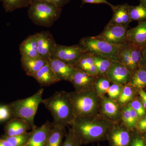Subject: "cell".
Returning <instances> with one entry per match:
<instances>
[{
	"label": "cell",
	"mask_w": 146,
	"mask_h": 146,
	"mask_svg": "<svg viewBox=\"0 0 146 146\" xmlns=\"http://www.w3.org/2000/svg\"><path fill=\"white\" fill-rule=\"evenodd\" d=\"M121 114V119L123 122V124L127 128L130 130L136 127V124L133 122L131 118L128 106L124 107L122 109Z\"/></svg>",
	"instance_id": "cell-33"
},
{
	"label": "cell",
	"mask_w": 146,
	"mask_h": 146,
	"mask_svg": "<svg viewBox=\"0 0 146 146\" xmlns=\"http://www.w3.org/2000/svg\"><path fill=\"white\" fill-rule=\"evenodd\" d=\"M0 146H13L8 141L0 138Z\"/></svg>",
	"instance_id": "cell-44"
},
{
	"label": "cell",
	"mask_w": 146,
	"mask_h": 146,
	"mask_svg": "<svg viewBox=\"0 0 146 146\" xmlns=\"http://www.w3.org/2000/svg\"><path fill=\"white\" fill-rule=\"evenodd\" d=\"M76 117L99 115L100 97L94 89L89 91L70 93Z\"/></svg>",
	"instance_id": "cell-4"
},
{
	"label": "cell",
	"mask_w": 146,
	"mask_h": 146,
	"mask_svg": "<svg viewBox=\"0 0 146 146\" xmlns=\"http://www.w3.org/2000/svg\"><path fill=\"white\" fill-rule=\"evenodd\" d=\"M140 4L146 8V0H139Z\"/></svg>",
	"instance_id": "cell-45"
},
{
	"label": "cell",
	"mask_w": 146,
	"mask_h": 146,
	"mask_svg": "<svg viewBox=\"0 0 146 146\" xmlns=\"http://www.w3.org/2000/svg\"><path fill=\"white\" fill-rule=\"evenodd\" d=\"M41 1L46 2L57 7L62 8V7L70 3L72 0H41Z\"/></svg>",
	"instance_id": "cell-37"
},
{
	"label": "cell",
	"mask_w": 146,
	"mask_h": 146,
	"mask_svg": "<svg viewBox=\"0 0 146 146\" xmlns=\"http://www.w3.org/2000/svg\"><path fill=\"white\" fill-rule=\"evenodd\" d=\"M53 124L49 138L48 146H61L63 138L67 134L66 126L58 124Z\"/></svg>",
	"instance_id": "cell-25"
},
{
	"label": "cell",
	"mask_w": 146,
	"mask_h": 146,
	"mask_svg": "<svg viewBox=\"0 0 146 146\" xmlns=\"http://www.w3.org/2000/svg\"><path fill=\"white\" fill-rule=\"evenodd\" d=\"M131 73L123 63L112 61L111 66L106 73V77L112 83L123 86L128 84L131 77Z\"/></svg>",
	"instance_id": "cell-13"
},
{
	"label": "cell",
	"mask_w": 146,
	"mask_h": 146,
	"mask_svg": "<svg viewBox=\"0 0 146 146\" xmlns=\"http://www.w3.org/2000/svg\"><path fill=\"white\" fill-rule=\"evenodd\" d=\"M101 115L76 117L72 127L82 145L107 140L108 133L114 124Z\"/></svg>",
	"instance_id": "cell-1"
},
{
	"label": "cell",
	"mask_w": 146,
	"mask_h": 146,
	"mask_svg": "<svg viewBox=\"0 0 146 146\" xmlns=\"http://www.w3.org/2000/svg\"><path fill=\"white\" fill-rule=\"evenodd\" d=\"M47 63L60 81L65 80L70 82L76 70L75 67L54 58L47 59Z\"/></svg>",
	"instance_id": "cell-15"
},
{
	"label": "cell",
	"mask_w": 146,
	"mask_h": 146,
	"mask_svg": "<svg viewBox=\"0 0 146 146\" xmlns=\"http://www.w3.org/2000/svg\"><path fill=\"white\" fill-rule=\"evenodd\" d=\"M92 55L99 76H106V73L111 66L112 60L100 55L92 54Z\"/></svg>",
	"instance_id": "cell-26"
},
{
	"label": "cell",
	"mask_w": 146,
	"mask_h": 146,
	"mask_svg": "<svg viewBox=\"0 0 146 146\" xmlns=\"http://www.w3.org/2000/svg\"><path fill=\"white\" fill-rule=\"evenodd\" d=\"M84 52L79 44L70 46L57 44L50 58L61 60L74 67Z\"/></svg>",
	"instance_id": "cell-9"
},
{
	"label": "cell",
	"mask_w": 146,
	"mask_h": 146,
	"mask_svg": "<svg viewBox=\"0 0 146 146\" xmlns=\"http://www.w3.org/2000/svg\"><path fill=\"white\" fill-rule=\"evenodd\" d=\"M110 80L105 76L97 77L94 86V90L100 97L104 96L110 86Z\"/></svg>",
	"instance_id": "cell-28"
},
{
	"label": "cell",
	"mask_w": 146,
	"mask_h": 146,
	"mask_svg": "<svg viewBox=\"0 0 146 146\" xmlns=\"http://www.w3.org/2000/svg\"><path fill=\"white\" fill-rule=\"evenodd\" d=\"M30 132H26L23 134L12 136L3 135L1 138L8 141L13 146H25L29 138Z\"/></svg>",
	"instance_id": "cell-30"
},
{
	"label": "cell",
	"mask_w": 146,
	"mask_h": 146,
	"mask_svg": "<svg viewBox=\"0 0 146 146\" xmlns=\"http://www.w3.org/2000/svg\"><path fill=\"white\" fill-rule=\"evenodd\" d=\"M22 69L27 75L33 77L40 69L47 64V60L39 56L35 57H21Z\"/></svg>",
	"instance_id": "cell-20"
},
{
	"label": "cell",
	"mask_w": 146,
	"mask_h": 146,
	"mask_svg": "<svg viewBox=\"0 0 146 146\" xmlns=\"http://www.w3.org/2000/svg\"><path fill=\"white\" fill-rule=\"evenodd\" d=\"M35 34L39 56L47 60L50 58L57 45L52 35L49 31H42Z\"/></svg>",
	"instance_id": "cell-10"
},
{
	"label": "cell",
	"mask_w": 146,
	"mask_h": 146,
	"mask_svg": "<svg viewBox=\"0 0 146 146\" xmlns=\"http://www.w3.org/2000/svg\"><path fill=\"white\" fill-rule=\"evenodd\" d=\"M142 51L141 48L127 42L119 46L117 56L119 61L132 74L142 64Z\"/></svg>",
	"instance_id": "cell-7"
},
{
	"label": "cell",
	"mask_w": 146,
	"mask_h": 146,
	"mask_svg": "<svg viewBox=\"0 0 146 146\" xmlns=\"http://www.w3.org/2000/svg\"><path fill=\"white\" fill-rule=\"evenodd\" d=\"M74 67L76 69L84 71L91 76L96 77L99 76L98 73L94 63L93 55L89 52H84Z\"/></svg>",
	"instance_id": "cell-23"
},
{
	"label": "cell",
	"mask_w": 146,
	"mask_h": 146,
	"mask_svg": "<svg viewBox=\"0 0 146 146\" xmlns=\"http://www.w3.org/2000/svg\"><path fill=\"white\" fill-rule=\"evenodd\" d=\"M21 57H35L39 56L35 34L28 36L19 46Z\"/></svg>",
	"instance_id": "cell-22"
},
{
	"label": "cell",
	"mask_w": 146,
	"mask_h": 146,
	"mask_svg": "<svg viewBox=\"0 0 146 146\" xmlns=\"http://www.w3.org/2000/svg\"><path fill=\"white\" fill-rule=\"evenodd\" d=\"M142 64L146 66V46L142 49Z\"/></svg>",
	"instance_id": "cell-43"
},
{
	"label": "cell",
	"mask_w": 146,
	"mask_h": 146,
	"mask_svg": "<svg viewBox=\"0 0 146 146\" xmlns=\"http://www.w3.org/2000/svg\"><path fill=\"white\" fill-rule=\"evenodd\" d=\"M79 45L84 51L92 54L100 55L112 61H119L117 53L119 47L111 44L96 36H87L80 39Z\"/></svg>",
	"instance_id": "cell-6"
},
{
	"label": "cell",
	"mask_w": 146,
	"mask_h": 146,
	"mask_svg": "<svg viewBox=\"0 0 146 146\" xmlns=\"http://www.w3.org/2000/svg\"><path fill=\"white\" fill-rule=\"evenodd\" d=\"M31 129V127L26 121L20 118H12L7 121L5 125L4 135L7 136H16Z\"/></svg>",
	"instance_id": "cell-19"
},
{
	"label": "cell",
	"mask_w": 146,
	"mask_h": 146,
	"mask_svg": "<svg viewBox=\"0 0 146 146\" xmlns=\"http://www.w3.org/2000/svg\"><path fill=\"white\" fill-rule=\"evenodd\" d=\"M129 146H146L143 139L140 136H136L131 139Z\"/></svg>",
	"instance_id": "cell-38"
},
{
	"label": "cell",
	"mask_w": 146,
	"mask_h": 146,
	"mask_svg": "<svg viewBox=\"0 0 146 146\" xmlns=\"http://www.w3.org/2000/svg\"><path fill=\"white\" fill-rule=\"evenodd\" d=\"M127 42L143 49L146 46V21L138 22L136 27L128 30Z\"/></svg>",
	"instance_id": "cell-17"
},
{
	"label": "cell",
	"mask_w": 146,
	"mask_h": 146,
	"mask_svg": "<svg viewBox=\"0 0 146 146\" xmlns=\"http://www.w3.org/2000/svg\"><path fill=\"white\" fill-rule=\"evenodd\" d=\"M97 146H100V145H98Z\"/></svg>",
	"instance_id": "cell-46"
},
{
	"label": "cell",
	"mask_w": 146,
	"mask_h": 146,
	"mask_svg": "<svg viewBox=\"0 0 146 146\" xmlns=\"http://www.w3.org/2000/svg\"><path fill=\"white\" fill-rule=\"evenodd\" d=\"M53 125V122L47 121L41 126H36L30 132L29 138L25 146H48Z\"/></svg>",
	"instance_id": "cell-11"
},
{
	"label": "cell",
	"mask_w": 146,
	"mask_h": 146,
	"mask_svg": "<svg viewBox=\"0 0 146 146\" xmlns=\"http://www.w3.org/2000/svg\"><path fill=\"white\" fill-rule=\"evenodd\" d=\"M44 89L41 88L31 96L14 101L9 104L11 110L12 118H20L26 121L31 128L36 127L34 122V117L36 115L39 104H43L42 99Z\"/></svg>",
	"instance_id": "cell-3"
},
{
	"label": "cell",
	"mask_w": 146,
	"mask_h": 146,
	"mask_svg": "<svg viewBox=\"0 0 146 146\" xmlns=\"http://www.w3.org/2000/svg\"><path fill=\"white\" fill-rule=\"evenodd\" d=\"M139 94L142 100V104L144 108L146 109V92L143 89L139 90Z\"/></svg>",
	"instance_id": "cell-42"
},
{
	"label": "cell",
	"mask_w": 146,
	"mask_h": 146,
	"mask_svg": "<svg viewBox=\"0 0 146 146\" xmlns=\"http://www.w3.org/2000/svg\"><path fill=\"white\" fill-rule=\"evenodd\" d=\"M128 84L139 90L146 86V66L141 64L131 74L130 81Z\"/></svg>",
	"instance_id": "cell-24"
},
{
	"label": "cell",
	"mask_w": 146,
	"mask_h": 146,
	"mask_svg": "<svg viewBox=\"0 0 146 146\" xmlns=\"http://www.w3.org/2000/svg\"><path fill=\"white\" fill-rule=\"evenodd\" d=\"M62 8L41 0H33L29 6V18L35 25L49 27L60 18Z\"/></svg>",
	"instance_id": "cell-5"
},
{
	"label": "cell",
	"mask_w": 146,
	"mask_h": 146,
	"mask_svg": "<svg viewBox=\"0 0 146 146\" xmlns=\"http://www.w3.org/2000/svg\"><path fill=\"white\" fill-rule=\"evenodd\" d=\"M33 0H1L6 12L29 6Z\"/></svg>",
	"instance_id": "cell-27"
},
{
	"label": "cell",
	"mask_w": 146,
	"mask_h": 146,
	"mask_svg": "<svg viewBox=\"0 0 146 146\" xmlns=\"http://www.w3.org/2000/svg\"><path fill=\"white\" fill-rule=\"evenodd\" d=\"M123 86L119 84L113 83L110 86L107 91V93L109 98L113 100L119 98L122 91Z\"/></svg>",
	"instance_id": "cell-34"
},
{
	"label": "cell",
	"mask_w": 146,
	"mask_h": 146,
	"mask_svg": "<svg viewBox=\"0 0 146 146\" xmlns=\"http://www.w3.org/2000/svg\"><path fill=\"white\" fill-rule=\"evenodd\" d=\"M127 106L129 110V112H130L131 118H132L133 122L136 124L138 118H139L138 114H137V112H136V111H135L134 109H133L131 107L129 104Z\"/></svg>",
	"instance_id": "cell-40"
},
{
	"label": "cell",
	"mask_w": 146,
	"mask_h": 146,
	"mask_svg": "<svg viewBox=\"0 0 146 146\" xmlns=\"http://www.w3.org/2000/svg\"><path fill=\"white\" fill-rule=\"evenodd\" d=\"M129 130L124 125L115 123L107 136L109 146H130L131 138Z\"/></svg>",
	"instance_id": "cell-12"
},
{
	"label": "cell",
	"mask_w": 146,
	"mask_h": 146,
	"mask_svg": "<svg viewBox=\"0 0 146 146\" xmlns=\"http://www.w3.org/2000/svg\"><path fill=\"white\" fill-rule=\"evenodd\" d=\"M121 110L119 105L110 98L104 96L100 98V112L101 115L114 123L121 119Z\"/></svg>",
	"instance_id": "cell-14"
},
{
	"label": "cell",
	"mask_w": 146,
	"mask_h": 146,
	"mask_svg": "<svg viewBox=\"0 0 146 146\" xmlns=\"http://www.w3.org/2000/svg\"><path fill=\"white\" fill-rule=\"evenodd\" d=\"M138 114V117H141L145 115V110L143 104L138 100H135L129 104Z\"/></svg>",
	"instance_id": "cell-36"
},
{
	"label": "cell",
	"mask_w": 146,
	"mask_h": 146,
	"mask_svg": "<svg viewBox=\"0 0 146 146\" xmlns=\"http://www.w3.org/2000/svg\"><path fill=\"white\" fill-rule=\"evenodd\" d=\"M0 1H1V0H0Z\"/></svg>",
	"instance_id": "cell-47"
},
{
	"label": "cell",
	"mask_w": 146,
	"mask_h": 146,
	"mask_svg": "<svg viewBox=\"0 0 146 146\" xmlns=\"http://www.w3.org/2000/svg\"><path fill=\"white\" fill-rule=\"evenodd\" d=\"M33 77L41 86H48L57 83L60 80L48 63L42 67Z\"/></svg>",
	"instance_id": "cell-21"
},
{
	"label": "cell",
	"mask_w": 146,
	"mask_h": 146,
	"mask_svg": "<svg viewBox=\"0 0 146 146\" xmlns=\"http://www.w3.org/2000/svg\"><path fill=\"white\" fill-rule=\"evenodd\" d=\"M129 10L131 22L146 21V8L141 4L136 6L129 5Z\"/></svg>",
	"instance_id": "cell-29"
},
{
	"label": "cell",
	"mask_w": 146,
	"mask_h": 146,
	"mask_svg": "<svg viewBox=\"0 0 146 146\" xmlns=\"http://www.w3.org/2000/svg\"><path fill=\"white\" fill-rule=\"evenodd\" d=\"M96 77L84 71L76 69L70 82L77 92L89 91L94 89Z\"/></svg>",
	"instance_id": "cell-16"
},
{
	"label": "cell",
	"mask_w": 146,
	"mask_h": 146,
	"mask_svg": "<svg viewBox=\"0 0 146 146\" xmlns=\"http://www.w3.org/2000/svg\"><path fill=\"white\" fill-rule=\"evenodd\" d=\"M65 137V141L61 146H81L82 145L80 139L72 127H69V131Z\"/></svg>",
	"instance_id": "cell-31"
},
{
	"label": "cell",
	"mask_w": 146,
	"mask_h": 146,
	"mask_svg": "<svg viewBox=\"0 0 146 146\" xmlns=\"http://www.w3.org/2000/svg\"><path fill=\"white\" fill-rule=\"evenodd\" d=\"M138 128L139 130L142 132L146 131V117L138 122Z\"/></svg>",
	"instance_id": "cell-41"
},
{
	"label": "cell",
	"mask_w": 146,
	"mask_h": 146,
	"mask_svg": "<svg viewBox=\"0 0 146 146\" xmlns=\"http://www.w3.org/2000/svg\"><path fill=\"white\" fill-rule=\"evenodd\" d=\"M129 5L126 3L117 5H112L110 7L113 14L109 23L128 27L131 22L129 14Z\"/></svg>",
	"instance_id": "cell-18"
},
{
	"label": "cell",
	"mask_w": 146,
	"mask_h": 146,
	"mask_svg": "<svg viewBox=\"0 0 146 146\" xmlns=\"http://www.w3.org/2000/svg\"><path fill=\"white\" fill-rule=\"evenodd\" d=\"M133 93L132 87L128 84L123 86L122 91L118 98V102L121 104L126 103L133 98Z\"/></svg>",
	"instance_id": "cell-32"
},
{
	"label": "cell",
	"mask_w": 146,
	"mask_h": 146,
	"mask_svg": "<svg viewBox=\"0 0 146 146\" xmlns=\"http://www.w3.org/2000/svg\"><path fill=\"white\" fill-rule=\"evenodd\" d=\"M128 27L108 23L103 31L96 37L105 42L119 46L127 42Z\"/></svg>",
	"instance_id": "cell-8"
},
{
	"label": "cell",
	"mask_w": 146,
	"mask_h": 146,
	"mask_svg": "<svg viewBox=\"0 0 146 146\" xmlns=\"http://www.w3.org/2000/svg\"><path fill=\"white\" fill-rule=\"evenodd\" d=\"M43 104L50 112L54 124L72 126L76 117L70 93L56 91L51 96L43 100Z\"/></svg>",
	"instance_id": "cell-2"
},
{
	"label": "cell",
	"mask_w": 146,
	"mask_h": 146,
	"mask_svg": "<svg viewBox=\"0 0 146 146\" xmlns=\"http://www.w3.org/2000/svg\"><path fill=\"white\" fill-rule=\"evenodd\" d=\"M81 6L85 4H104L111 7L112 4L107 0H81Z\"/></svg>",
	"instance_id": "cell-39"
},
{
	"label": "cell",
	"mask_w": 146,
	"mask_h": 146,
	"mask_svg": "<svg viewBox=\"0 0 146 146\" xmlns=\"http://www.w3.org/2000/svg\"><path fill=\"white\" fill-rule=\"evenodd\" d=\"M12 119L11 110L9 104L0 106V122Z\"/></svg>",
	"instance_id": "cell-35"
}]
</instances>
